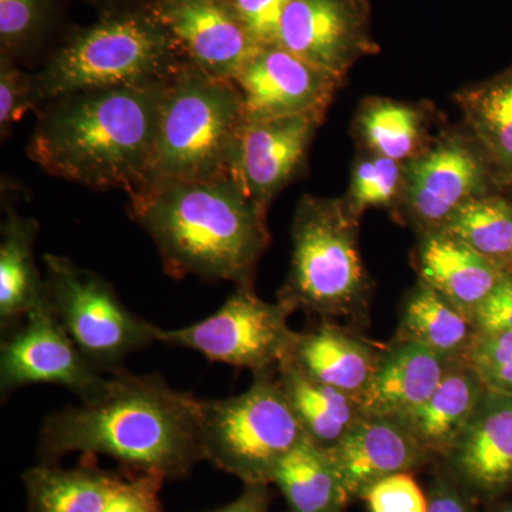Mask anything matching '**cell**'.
Wrapping results in <instances>:
<instances>
[{
    "mask_svg": "<svg viewBox=\"0 0 512 512\" xmlns=\"http://www.w3.org/2000/svg\"><path fill=\"white\" fill-rule=\"evenodd\" d=\"M185 60L153 10H113L66 36L35 74L37 92L43 106L83 90L164 83Z\"/></svg>",
    "mask_w": 512,
    "mask_h": 512,
    "instance_id": "obj_6",
    "label": "cell"
},
{
    "mask_svg": "<svg viewBox=\"0 0 512 512\" xmlns=\"http://www.w3.org/2000/svg\"><path fill=\"white\" fill-rule=\"evenodd\" d=\"M481 332H512V274L507 272L500 284L473 316Z\"/></svg>",
    "mask_w": 512,
    "mask_h": 512,
    "instance_id": "obj_37",
    "label": "cell"
},
{
    "mask_svg": "<svg viewBox=\"0 0 512 512\" xmlns=\"http://www.w3.org/2000/svg\"><path fill=\"white\" fill-rule=\"evenodd\" d=\"M466 360L491 392L512 394V332H481Z\"/></svg>",
    "mask_w": 512,
    "mask_h": 512,
    "instance_id": "obj_32",
    "label": "cell"
},
{
    "mask_svg": "<svg viewBox=\"0 0 512 512\" xmlns=\"http://www.w3.org/2000/svg\"><path fill=\"white\" fill-rule=\"evenodd\" d=\"M291 309L256 295L254 286H237L217 312L187 328L161 329L156 342L195 350L211 362L245 367L254 375L276 370L288 356L296 332L288 326Z\"/></svg>",
    "mask_w": 512,
    "mask_h": 512,
    "instance_id": "obj_9",
    "label": "cell"
},
{
    "mask_svg": "<svg viewBox=\"0 0 512 512\" xmlns=\"http://www.w3.org/2000/svg\"><path fill=\"white\" fill-rule=\"evenodd\" d=\"M272 484L289 512H343L350 500L328 451L308 439L276 467Z\"/></svg>",
    "mask_w": 512,
    "mask_h": 512,
    "instance_id": "obj_27",
    "label": "cell"
},
{
    "mask_svg": "<svg viewBox=\"0 0 512 512\" xmlns=\"http://www.w3.org/2000/svg\"><path fill=\"white\" fill-rule=\"evenodd\" d=\"M353 130L362 151L404 164L431 144L427 111L387 97L363 100Z\"/></svg>",
    "mask_w": 512,
    "mask_h": 512,
    "instance_id": "obj_26",
    "label": "cell"
},
{
    "mask_svg": "<svg viewBox=\"0 0 512 512\" xmlns=\"http://www.w3.org/2000/svg\"><path fill=\"white\" fill-rule=\"evenodd\" d=\"M150 9L185 59L218 79L234 82L261 47L235 0H154Z\"/></svg>",
    "mask_w": 512,
    "mask_h": 512,
    "instance_id": "obj_13",
    "label": "cell"
},
{
    "mask_svg": "<svg viewBox=\"0 0 512 512\" xmlns=\"http://www.w3.org/2000/svg\"><path fill=\"white\" fill-rule=\"evenodd\" d=\"M99 6L101 13L113 12V10H126L138 8H150L154 0H90Z\"/></svg>",
    "mask_w": 512,
    "mask_h": 512,
    "instance_id": "obj_40",
    "label": "cell"
},
{
    "mask_svg": "<svg viewBox=\"0 0 512 512\" xmlns=\"http://www.w3.org/2000/svg\"><path fill=\"white\" fill-rule=\"evenodd\" d=\"M363 500L370 512H427V497L412 473L384 478L367 491Z\"/></svg>",
    "mask_w": 512,
    "mask_h": 512,
    "instance_id": "obj_34",
    "label": "cell"
},
{
    "mask_svg": "<svg viewBox=\"0 0 512 512\" xmlns=\"http://www.w3.org/2000/svg\"><path fill=\"white\" fill-rule=\"evenodd\" d=\"M244 124L237 84L185 60L165 86L146 177L131 195L229 175Z\"/></svg>",
    "mask_w": 512,
    "mask_h": 512,
    "instance_id": "obj_4",
    "label": "cell"
},
{
    "mask_svg": "<svg viewBox=\"0 0 512 512\" xmlns=\"http://www.w3.org/2000/svg\"><path fill=\"white\" fill-rule=\"evenodd\" d=\"M383 349L363 339L348 326L319 320L312 329L296 332L284 360L306 376L342 390L362 403L375 377Z\"/></svg>",
    "mask_w": 512,
    "mask_h": 512,
    "instance_id": "obj_18",
    "label": "cell"
},
{
    "mask_svg": "<svg viewBox=\"0 0 512 512\" xmlns=\"http://www.w3.org/2000/svg\"><path fill=\"white\" fill-rule=\"evenodd\" d=\"M493 512H512V501H504L495 505Z\"/></svg>",
    "mask_w": 512,
    "mask_h": 512,
    "instance_id": "obj_41",
    "label": "cell"
},
{
    "mask_svg": "<svg viewBox=\"0 0 512 512\" xmlns=\"http://www.w3.org/2000/svg\"><path fill=\"white\" fill-rule=\"evenodd\" d=\"M167 82L83 90L50 100L40 107L30 137V160L53 177L134 194L153 154Z\"/></svg>",
    "mask_w": 512,
    "mask_h": 512,
    "instance_id": "obj_2",
    "label": "cell"
},
{
    "mask_svg": "<svg viewBox=\"0 0 512 512\" xmlns=\"http://www.w3.org/2000/svg\"><path fill=\"white\" fill-rule=\"evenodd\" d=\"M441 231L504 271L512 265V205L504 198L485 194L468 201Z\"/></svg>",
    "mask_w": 512,
    "mask_h": 512,
    "instance_id": "obj_29",
    "label": "cell"
},
{
    "mask_svg": "<svg viewBox=\"0 0 512 512\" xmlns=\"http://www.w3.org/2000/svg\"><path fill=\"white\" fill-rule=\"evenodd\" d=\"M323 114L245 120L232 154L229 175L242 190L269 208L276 195L305 170Z\"/></svg>",
    "mask_w": 512,
    "mask_h": 512,
    "instance_id": "obj_14",
    "label": "cell"
},
{
    "mask_svg": "<svg viewBox=\"0 0 512 512\" xmlns=\"http://www.w3.org/2000/svg\"><path fill=\"white\" fill-rule=\"evenodd\" d=\"M197 421L204 460L244 484H272L279 463L306 440L276 370L254 375L238 396L198 399Z\"/></svg>",
    "mask_w": 512,
    "mask_h": 512,
    "instance_id": "obj_7",
    "label": "cell"
},
{
    "mask_svg": "<svg viewBox=\"0 0 512 512\" xmlns=\"http://www.w3.org/2000/svg\"><path fill=\"white\" fill-rule=\"evenodd\" d=\"M164 481L157 473L127 474L104 512H164L160 500Z\"/></svg>",
    "mask_w": 512,
    "mask_h": 512,
    "instance_id": "obj_35",
    "label": "cell"
},
{
    "mask_svg": "<svg viewBox=\"0 0 512 512\" xmlns=\"http://www.w3.org/2000/svg\"><path fill=\"white\" fill-rule=\"evenodd\" d=\"M275 45L342 83L359 60L379 52L367 0H291Z\"/></svg>",
    "mask_w": 512,
    "mask_h": 512,
    "instance_id": "obj_11",
    "label": "cell"
},
{
    "mask_svg": "<svg viewBox=\"0 0 512 512\" xmlns=\"http://www.w3.org/2000/svg\"><path fill=\"white\" fill-rule=\"evenodd\" d=\"M478 333L476 322L446 296L419 281L400 313L397 339L420 343L448 359H466Z\"/></svg>",
    "mask_w": 512,
    "mask_h": 512,
    "instance_id": "obj_25",
    "label": "cell"
},
{
    "mask_svg": "<svg viewBox=\"0 0 512 512\" xmlns=\"http://www.w3.org/2000/svg\"><path fill=\"white\" fill-rule=\"evenodd\" d=\"M291 0H235L259 46L275 45L282 13Z\"/></svg>",
    "mask_w": 512,
    "mask_h": 512,
    "instance_id": "obj_36",
    "label": "cell"
},
{
    "mask_svg": "<svg viewBox=\"0 0 512 512\" xmlns=\"http://www.w3.org/2000/svg\"><path fill=\"white\" fill-rule=\"evenodd\" d=\"M404 180L406 164L363 151L353 165L348 194L343 200L357 218L375 208L399 207Z\"/></svg>",
    "mask_w": 512,
    "mask_h": 512,
    "instance_id": "obj_30",
    "label": "cell"
},
{
    "mask_svg": "<svg viewBox=\"0 0 512 512\" xmlns=\"http://www.w3.org/2000/svg\"><path fill=\"white\" fill-rule=\"evenodd\" d=\"M245 120L323 114L338 92V79L279 45L259 47L235 77Z\"/></svg>",
    "mask_w": 512,
    "mask_h": 512,
    "instance_id": "obj_15",
    "label": "cell"
},
{
    "mask_svg": "<svg viewBox=\"0 0 512 512\" xmlns=\"http://www.w3.org/2000/svg\"><path fill=\"white\" fill-rule=\"evenodd\" d=\"M477 146L495 164L512 173V70L456 94Z\"/></svg>",
    "mask_w": 512,
    "mask_h": 512,
    "instance_id": "obj_28",
    "label": "cell"
},
{
    "mask_svg": "<svg viewBox=\"0 0 512 512\" xmlns=\"http://www.w3.org/2000/svg\"><path fill=\"white\" fill-rule=\"evenodd\" d=\"M0 349V390L10 393L32 384H57L89 402L103 392L107 377L84 359L43 301L16 328L5 333Z\"/></svg>",
    "mask_w": 512,
    "mask_h": 512,
    "instance_id": "obj_10",
    "label": "cell"
},
{
    "mask_svg": "<svg viewBox=\"0 0 512 512\" xmlns=\"http://www.w3.org/2000/svg\"><path fill=\"white\" fill-rule=\"evenodd\" d=\"M59 16L57 0H0V53L18 60L45 42Z\"/></svg>",
    "mask_w": 512,
    "mask_h": 512,
    "instance_id": "obj_31",
    "label": "cell"
},
{
    "mask_svg": "<svg viewBox=\"0 0 512 512\" xmlns=\"http://www.w3.org/2000/svg\"><path fill=\"white\" fill-rule=\"evenodd\" d=\"M419 234L414 259L419 281L473 318L507 271L441 229Z\"/></svg>",
    "mask_w": 512,
    "mask_h": 512,
    "instance_id": "obj_20",
    "label": "cell"
},
{
    "mask_svg": "<svg viewBox=\"0 0 512 512\" xmlns=\"http://www.w3.org/2000/svg\"><path fill=\"white\" fill-rule=\"evenodd\" d=\"M276 382L306 439L323 450L335 447L365 416L356 397L306 376L288 360L276 367Z\"/></svg>",
    "mask_w": 512,
    "mask_h": 512,
    "instance_id": "obj_23",
    "label": "cell"
},
{
    "mask_svg": "<svg viewBox=\"0 0 512 512\" xmlns=\"http://www.w3.org/2000/svg\"><path fill=\"white\" fill-rule=\"evenodd\" d=\"M485 392L466 359L457 360L429 399L400 421L431 458L446 460Z\"/></svg>",
    "mask_w": 512,
    "mask_h": 512,
    "instance_id": "obj_21",
    "label": "cell"
},
{
    "mask_svg": "<svg viewBox=\"0 0 512 512\" xmlns=\"http://www.w3.org/2000/svg\"><path fill=\"white\" fill-rule=\"evenodd\" d=\"M42 107L35 74L23 72L12 57L0 53V136H9L12 127L28 111Z\"/></svg>",
    "mask_w": 512,
    "mask_h": 512,
    "instance_id": "obj_33",
    "label": "cell"
},
{
    "mask_svg": "<svg viewBox=\"0 0 512 512\" xmlns=\"http://www.w3.org/2000/svg\"><path fill=\"white\" fill-rule=\"evenodd\" d=\"M39 225L33 218L8 211L0 239V329L9 332L46 301V282L35 262Z\"/></svg>",
    "mask_w": 512,
    "mask_h": 512,
    "instance_id": "obj_24",
    "label": "cell"
},
{
    "mask_svg": "<svg viewBox=\"0 0 512 512\" xmlns=\"http://www.w3.org/2000/svg\"><path fill=\"white\" fill-rule=\"evenodd\" d=\"M473 498L448 471L440 473L431 483L427 512H477Z\"/></svg>",
    "mask_w": 512,
    "mask_h": 512,
    "instance_id": "obj_38",
    "label": "cell"
},
{
    "mask_svg": "<svg viewBox=\"0 0 512 512\" xmlns=\"http://www.w3.org/2000/svg\"><path fill=\"white\" fill-rule=\"evenodd\" d=\"M268 208L231 177L131 195L130 215L150 235L174 279L198 276L254 286L271 244Z\"/></svg>",
    "mask_w": 512,
    "mask_h": 512,
    "instance_id": "obj_3",
    "label": "cell"
},
{
    "mask_svg": "<svg viewBox=\"0 0 512 512\" xmlns=\"http://www.w3.org/2000/svg\"><path fill=\"white\" fill-rule=\"evenodd\" d=\"M197 407V397L173 389L164 377L121 369L94 399L43 420L40 458L56 463L70 453L107 456L131 473L183 480L204 460Z\"/></svg>",
    "mask_w": 512,
    "mask_h": 512,
    "instance_id": "obj_1",
    "label": "cell"
},
{
    "mask_svg": "<svg viewBox=\"0 0 512 512\" xmlns=\"http://www.w3.org/2000/svg\"><path fill=\"white\" fill-rule=\"evenodd\" d=\"M326 451L350 503L363 500L367 491L384 478L413 473L431 460L402 421L366 414L335 447Z\"/></svg>",
    "mask_w": 512,
    "mask_h": 512,
    "instance_id": "obj_17",
    "label": "cell"
},
{
    "mask_svg": "<svg viewBox=\"0 0 512 512\" xmlns=\"http://www.w3.org/2000/svg\"><path fill=\"white\" fill-rule=\"evenodd\" d=\"M43 261L50 308L94 370L113 375L128 355L156 342V325L131 312L106 279L66 256Z\"/></svg>",
    "mask_w": 512,
    "mask_h": 512,
    "instance_id": "obj_8",
    "label": "cell"
},
{
    "mask_svg": "<svg viewBox=\"0 0 512 512\" xmlns=\"http://www.w3.org/2000/svg\"><path fill=\"white\" fill-rule=\"evenodd\" d=\"M359 227L343 198L305 195L293 215L291 268L278 302L319 320L367 325L373 285L360 254Z\"/></svg>",
    "mask_w": 512,
    "mask_h": 512,
    "instance_id": "obj_5",
    "label": "cell"
},
{
    "mask_svg": "<svg viewBox=\"0 0 512 512\" xmlns=\"http://www.w3.org/2000/svg\"><path fill=\"white\" fill-rule=\"evenodd\" d=\"M271 504L269 484H245L244 490L234 501L204 512H271Z\"/></svg>",
    "mask_w": 512,
    "mask_h": 512,
    "instance_id": "obj_39",
    "label": "cell"
},
{
    "mask_svg": "<svg viewBox=\"0 0 512 512\" xmlns=\"http://www.w3.org/2000/svg\"><path fill=\"white\" fill-rule=\"evenodd\" d=\"M457 360L420 343L394 338L384 346L375 377L363 396V413L396 419L406 416L429 399Z\"/></svg>",
    "mask_w": 512,
    "mask_h": 512,
    "instance_id": "obj_19",
    "label": "cell"
},
{
    "mask_svg": "<svg viewBox=\"0 0 512 512\" xmlns=\"http://www.w3.org/2000/svg\"><path fill=\"white\" fill-rule=\"evenodd\" d=\"M488 171L476 141L446 134L406 163L399 207L419 232L441 229L463 205L485 195Z\"/></svg>",
    "mask_w": 512,
    "mask_h": 512,
    "instance_id": "obj_12",
    "label": "cell"
},
{
    "mask_svg": "<svg viewBox=\"0 0 512 512\" xmlns=\"http://www.w3.org/2000/svg\"><path fill=\"white\" fill-rule=\"evenodd\" d=\"M448 473L473 497L495 500L512 488V394L485 389L446 458Z\"/></svg>",
    "mask_w": 512,
    "mask_h": 512,
    "instance_id": "obj_16",
    "label": "cell"
},
{
    "mask_svg": "<svg viewBox=\"0 0 512 512\" xmlns=\"http://www.w3.org/2000/svg\"><path fill=\"white\" fill-rule=\"evenodd\" d=\"M126 477L87 456L74 468L39 464L23 474L28 512H104Z\"/></svg>",
    "mask_w": 512,
    "mask_h": 512,
    "instance_id": "obj_22",
    "label": "cell"
}]
</instances>
